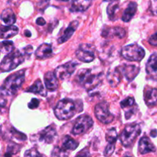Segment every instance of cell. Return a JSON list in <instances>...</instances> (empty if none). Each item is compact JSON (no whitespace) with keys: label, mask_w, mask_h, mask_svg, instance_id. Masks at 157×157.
Returning <instances> with one entry per match:
<instances>
[{"label":"cell","mask_w":157,"mask_h":157,"mask_svg":"<svg viewBox=\"0 0 157 157\" xmlns=\"http://www.w3.org/2000/svg\"><path fill=\"white\" fill-rule=\"evenodd\" d=\"M56 137V129L54 126H48L39 133V140L44 144H52Z\"/></svg>","instance_id":"cell-15"},{"label":"cell","mask_w":157,"mask_h":157,"mask_svg":"<svg viewBox=\"0 0 157 157\" xmlns=\"http://www.w3.org/2000/svg\"><path fill=\"white\" fill-rule=\"evenodd\" d=\"M52 55V45L47 43L41 44L35 52V57L38 59H46Z\"/></svg>","instance_id":"cell-21"},{"label":"cell","mask_w":157,"mask_h":157,"mask_svg":"<svg viewBox=\"0 0 157 157\" xmlns=\"http://www.w3.org/2000/svg\"><path fill=\"white\" fill-rule=\"evenodd\" d=\"M121 55L127 61H140L145 57V51L138 44H131L123 48Z\"/></svg>","instance_id":"cell-6"},{"label":"cell","mask_w":157,"mask_h":157,"mask_svg":"<svg viewBox=\"0 0 157 157\" xmlns=\"http://www.w3.org/2000/svg\"><path fill=\"white\" fill-rule=\"evenodd\" d=\"M78 147V143L75 141V140L72 139L69 136H66L63 139L62 144H61V148H56L52 152V156H65L67 155L66 152L67 151H71V150H75Z\"/></svg>","instance_id":"cell-11"},{"label":"cell","mask_w":157,"mask_h":157,"mask_svg":"<svg viewBox=\"0 0 157 157\" xmlns=\"http://www.w3.org/2000/svg\"><path fill=\"white\" fill-rule=\"evenodd\" d=\"M59 1H62V2H67V1H69V0H59Z\"/></svg>","instance_id":"cell-40"},{"label":"cell","mask_w":157,"mask_h":157,"mask_svg":"<svg viewBox=\"0 0 157 157\" xmlns=\"http://www.w3.org/2000/svg\"><path fill=\"white\" fill-rule=\"evenodd\" d=\"M149 43L151 45L157 46V32L150 37V38H149Z\"/></svg>","instance_id":"cell-34"},{"label":"cell","mask_w":157,"mask_h":157,"mask_svg":"<svg viewBox=\"0 0 157 157\" xmlns=\"http://www.w3.org/2000/svg\"><path fill=\"white\" fill-rule=\"evenodd\" d=\"M45 23H46L45 20H44L42 17H39V18H37L36 24L38 25H40V26L44 25H45Z\"/></svg>","instance_id":"cell-35"},{"label":"cell","mask_w":157,"mask_h":157,"mask_svg":"<svg viewBox=\"0 0 157 157\" xmlns=\"http://www.w3.org/2000/svg\"><path fill=\"white\" fill-rule=\"evenodd\" d=\"M138 150L140 154H147L149 153H153L156 151V147L153 144L150 139L147 136H143L139 142Z\"/></svg>","instance_id":"cell-18"},{"label":"cell","mask_w":157,"mask_h":157,"mask_svg":"<svg viewBox=\"0 0 157 157\" xmlns=\"http://www.w3.org/2000/svg\"><path fill=\"white\" fill-rule=\"evenodd\" d=\"M26 92H29V93H33V94H38L41 95V96H46V91L44 88L42 83L40 80H37L31 87L27 88L25 90Z\"/></svg>","instance_id":"cell-27"},{"label":"cell","mask_w":157,"mask_h":157,"mask_svg":"<svg viewBox=\"0 0 157 157\" xmlns=\"http://www.w3.org/2000/svg\"><path fill=\"white\" fill-rule=\"evenodd\" d=\"M25 72L24 70L9 75L1 87V96H13L21 88L25 81Z\"/></svg>","instance_id":"cell-2"},{"label":"cell","mask_w":157,"mask_h":157,"mask_svg":"<svg viewBox=\"0 0 157 157\" xmlns=\"http://www.w3.org/2000/svg\"><path fill=\"white\" fill-rule=\"evenodd\" d=\"M135 104V101L134 98H127L126 99H124V101H122L121 102V106L123 109H129L130 107H133Z\"/></svg>","instance_id":"cell-30"},{"label":"cell","mask_w":157,"mask_h":157,"mask_svg":"<svg viewBox=\"0 0 157 157\" xmlns=\"http://www.w3.org/2000/svg\"><path fill=\"white\" fill-rule=\"evenodd\" d=\"M147 75L150 79L157 81V53H154L149 58L146 66Z\"/></svg>","instance_id":"cell-14"},{"label":"cell","mask_w":157,"mask_h":157,"mask_svg":"<svg viewBox=\"0 0 157 157\" xmlns=\"http://www.w3.org/2000/svg\"><path fill=\"white\" fill-rule=\"evenodd\" d=\"M150 135H151V136H153V137H156L157 136V131L156 130H152L151 133H150Z\"/></svg>","instance_id":"cell-37"},{"label":"cell","mask_w":157,"mask_h":157,"mask_svg":"<svg viewBox=\"0 0 157 157\" xmlns=\"http://www.w3.org/2000/svg\"><path fill=\"white\" fill-rule=\"evenodd\" d=\"M92 0H72L71 9L74 12H84L90 6Z\"/></svg>","instance_id":"cell-23"},{"label":"cell","mask_w":157,"mask_h":157,"mask_svg":"<svg viewBox=\"0 0 157 157\" xmlns=\"http://www.w3.org/2000/svg\"><path fill=\"white\" fill-rule=\"evenodd\" d=\"M77 58L82 62L90 63L95 58L94 48L90 44H81L76 51Z\"/></svg>","instance_id":"cell-9"},{"label":"cell","mask_w":157,"mask_h":157,"mask_svg":"<svg viewBox=\"0 0 157 157\" xmlns=\"http://www.w3.org/2000/svg\"><path fill=\"white\" fill-rule=\"evenodd\" d=\"M33 47L32 45L27 46L21 50H16L6 55L0 64V69L2 72L10 71L16 68L19 64H22L25 60L29 58L32 55Z\"/></svg>","instance_id":"cell-1"},{"label":"cell","mask_w":157,"mask_h":157,"mask_svg":"<svg viewBox=\"0 0 157 157\" xmlns=\"http://www.w3.org/2000/svg\"><path fill=\"white\" fill-rule=\"evenodd\" d=\"M126 35V31L123 28L114 27L104 29L102 32V36L104 38H123Z\"/></svg>","instance_id":"cell-17"},{"label":"cell","mask_w":157,"mask_h":157,"mask_svg":"<svg viewBox=\"0 0 157 157\" xmlns=\"http://www.w3.org/2000/svg\"><path fill=\"white\" fill-rule=\"evenodd\" d=\"M144 101L149 107L157 104V88H147L144 90Z\"/></svg>","instance_id":"cell-22"},{"label":"cell","mask_w":157,"mask_h":157,"mask_svg":"<svg viewBox=\"0 0 157 157\" xmlns=\"http://www.w3.org/2000/svg\"><path fill=\"white\" fill-rule=\"evenodd\" d=\"M25 35L26 37H31L32 36V33L29 32V30H25Z\"/></svg>","instance_id":"cell-38"},{"label":"cell","mask_w":157,"mask_h":157,"mask_svg":"<svg viewBox=\"0 0 157 157\" xmlns=\"http://www.w3.org/2000/svg\"><path fill=\"white\" fill-rule=\"evenodd\" d=\"M150 10L154 15H157V0H150Z\"/></svg>","instance_id":"cell-31"},{"label":"cell","mask_w":157,"mask_h":157,"mask_svg":"<svg viewBox=\"0 0 157 157\" xmlns=\"http://www.w3.org/2000/svg\"><path fill=\"white\" fill-rule=\"evenodd\" d=\"M117 140V133L115 128L110 129L106 133V140L107 142V146L104 150V156H109L113 154L115 150V144Z\"/></svg>","instance_id":"cell-12"},{"label":"cell","mask_w":157,"mask_h":157,"mask_svg":"<svg viewBox=\"0 0 157 157\" xmlns=\"http://www.w3.org/2000/svg\"><path fill=\"white\" fill-rule=\"evenodd\" d=\"M94 113L97 119L104 124H110L114 119V116L109 110V104L106 101L97 104Z\"/></svg>","instance_id":"cell-8"},{"label":"cell","mask_w":157,"mask_h":157,"mask_svg":"<svg viewBox=\"0 0 157 157\" xmlns=\"http://www.w3.org/2000/svg\"><path fill=\"white\" fill-rule=\"evenodd\" d=\"M14 44L11 41H2L1 43V52L2 54L11 53L13 52Z\"/></svg>","instance_id":"cell-29"},{"label":"cell","mask_w":157,"mask_h":157,"mask_svg":"<svg viewBox=\"0 0 157 157\" xmlns=\"http://www.w3.org/2000/svg\"><path fill=\"white\" fill-rule=\"evenodd\" d=\"M77 80L87 91H90L100 85L102 80V75L92 74L90 69H81L77 75Z\"/></svg>","instance_id":"cell-3"},{"label":"cell","mask_w":157,"mask_h":157,"mask_svg":"<svg viewBox=\"0 0 157 157\" xmlns=\"http://www.w3.org/2000/svg\"><path fill=\"white\" fill-rule=\"evenodd\" d=\"M141 133V127L140 124H132L127 125L121 133L120 140L123 145L125 147H131L136 141V138Z\"/></svg>","instance_id":"cell-5"},{"label":"cell","mask_w":157,"mask_h":157,"mask_svg":"<svg viewBox=\"0 0 157 157\" xmlns=\"http://www.w3.org/2000/svg\"><path fill=\"white\" fill-rule=\"evenodd\" d=\"M136 10H137V4L134 2H130L122 15V18H122L123 21L124 22L130 21L136 14Z\"/></svg>","instance_id":"cell-24"},{"label":"cell","mask_w":157,"mask_h":157,"mask_svg":"<svg viewBox=\"0 0 157 157\" xmlns=\"http://www.w3.org/2000/svg\"><path fill=\"white\" fill-rule=\"evenodd\" d=\"M1 19L6 25H13L16 21V17L15 13L11 9H6L2 11L1 14Z\"/></svg>","instance_id":"cell-26"},{"label":"cell","mask_w":157,"mask_h":157,"mask_svg":"<svg viewBox=\"0 0 157 157\" xmlns=\"http://www.w3.org/2000/svg\"><path fill=\"white\" fill-rule=\"evenodd\" d=\"M28 106H29V108L30 109L37 108L39 106V101L37 98H32L30 102L29 103Z\"/></svg>","instance_id":"cell-32"},{"label":"cell","mask_w":157,"mask_h":157,"mask_svg":"<svg viewBox=\"0 0 157 157\" xmlns=\"http://www.w3.org/2000/svg\"><path fill=\"white\" fill-rule=\"evenodd\" d=\"M119 69L123 77H124L127 81H133L140 72V67L135 64H124L120 66Z\"/></svg>","instance_id":"cell-13"},{"label":"cell","mask_w":157,"mask_h":157,"mask_svg":"<svg viewBox=\"0 0 157 157\" xmlns=\"http://www.w3.org/2000/svg\"><path fill=\"white\" fill-rule=\"evenodd\" d=\"M75 102L71 99H63L60 101L55 106V117L60 121H67L71 119L75 113Z\"/></svg>","instance_id":"cell-4"},{"label":"cell","mask_w":157,"mask_h":157,"mask_svg":"<svg viewBox=\"0 0 157 157\" xmlns=\"http://www.w3.org/2000/svg\"><path fill=\"white\" fill-rule=\"evenodd\" d=\"M122 76V74H121V71H120L119 69V67H116V68L109 71L107 75V79L109 84H110L111 87H117L121 81Z\"/></svg>","instance_id":"cell-19"},{"label":"cell","mask_w":157,"mask_h":157,"mask_svg":"<svg viewBox=\"0 0 157 157\" xmlns=\"http://www.w3.org/2000/svg\"><path fill=\"white\" fill-rule=\"evenodd\" d=\"M58 78L53 71H48L44 76L45 87L49 91H55L58 87Z\"/></svg>","instance_id":"cell-16"},{"label":"cell","mask_w":157,"mask_h":157,"mask_svg":"<svg viewBox=\"0 0 157 157\" xmlns=\"http://www.w3.org/2000/svg\"><path fill=\"white\" fill-rule=\"evenodd\" d=\"M18 28L17 26L11 25L2 26L1 27V38L2 39H7V38H12L18 33Z\"/></svg>","instance_id":"cell-25"},{"label":"cell","mask_w":157,"mask_h":157,"mask_svg":"<svg viewBox=\"0 0 157 157\" xmlns=\"http://www.w3.org/2000/svg\"><path fill=\"white\" fill-rule=\"evenodd\" d=\"M78 26V21H71L70 23V25H68V27L64 31L62 35L60 36V38H58V44H62V43L66 42L67 40H69L71 38V37L72 36V35L74 34V32H75L76 29Z\"/></svg>","instance_id":"cell-20"},{"label":"cell","mask_w":157,"mask_h":157,"mask_svg":"<svg viewBox=\"0 0 157 157\" xmlns=\"http://www.w3.org/2000/svg\"><path fill=\"white\" fill-rule=\"evenodd\" d=\"M77 65H78V63H76L75 61H69L64 64L58 66L55 71L57 78L61 81H64V80L70 78L72 74L75 71Z\"/></svg>","instance_id":"cell-10"},{"label":"cell","mask_w":157,"mask_h":157,"mask_svg":"<svg viewBox=\"0 0 157 157\" xmlns=\"http://www.w3.org/2000/svg\"><path fill=\"white\" fill-rule=\"evenodd\" d=\"M93 121L88 115H81L78 117L72 127L71 133L74 135H81L87 133L93 126Z\"/></svg>","instance_id":"cell-7"},{"label":"cell","mask_w":157,"mask_h":157,"mask_svg":"<svg viewBox=\"0 0 157 157\" xmlns=\"http://www.w3.org/2000/svg\"><path fill=\"white\" fill-rule=\"evenodd\" d=\"M119 11V5L118 3L115 2L113 1V2L110 3L107 9V13L108 15L109 18L112 21H114L117 18V12Z\"/></svg>","instance_id":"cell-28"},{"label":"cell","mask_w":157,"mask_h":157,"mask_svg":"<svg viewBox=\"0 0 157 157\" xmlns=\"http://www.w3.org/2000/svg\"><path fill=\"white\" fill-rule=\"evenodd\" d=\"M25 156H41L39 153L35 149H31L26 151V153H25Z\"/></svg>","instance_id":"cell-33"},{"label":"cell","mask_w":157,"mask_h":157,"mask_svg":"<svg viewBox=\"0 0 157 157\" xmlns=\"http://www.w3.org/2000/svg\"><path fill=\"white\" fill-rule=\"evenodd\" d=\"M104 2H113V1H117V0H104Z\"/></svg>","instance_id":"cell-39"},{"label":"cell","mask_w":157,"mask_h":157,"mask_svg":"<svg viewBox=\"0 0 157 157\" xmlns=\"http://www.w3.org/2000/svg\"><path fill=\"white\" fill-rule=\"evenodd\" d=\"M49 0H38V6H42V5L46 4Z\"/></svg>","instance_id":"cell-36"}]
</instances>
